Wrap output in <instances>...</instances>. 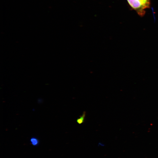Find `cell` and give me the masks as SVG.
Listing matches in <instances>:
<instances>
[{"instance_id": "1", "label": "cell", "mask_w": 158, "mask_h": 158, "mask_svg": "<svg viewBox=\"0 0 158 158\" xmlns=\"http://www.w3.org/2000/svg\"><path fill=\"white\" fill-rule=\"evenodd\" d=\"M130 6L140 16H143L145 10L150 6V0H127Z\"/></svg>"}, {"instance_id": "2", "label": "cell", "mask_w": 158, "mask_h": 158, "mask_svg": "<svg viewBox=\"0 0 158 158\" xmlns=\"http://www.w3.org/2000/svg\"><path fill=\"white\" fill-rule=\"evenodd\" d=\"M86 113L85 111H84L82 114L80 116L79 118H77L76 121L78 124H81L84 122Z\"/></svg>"}, {"instance_id": "3", "label": "cell", "mask_w": 158, "mask_h": 158, "mask_svg": "<svg viewBox=\"0 0 158 158\" xmlns=\"http://www.w3.org/2000/svg\"><path fill=\"white\" fill-rule=\"evenodd\" d=\"M31 142L33 145H37L38 143V140H37L34 138H33L31 139Z\"/></svg>"}]
</instances>
